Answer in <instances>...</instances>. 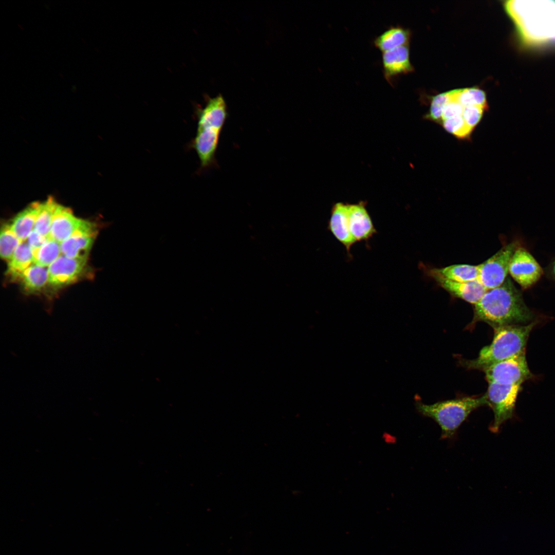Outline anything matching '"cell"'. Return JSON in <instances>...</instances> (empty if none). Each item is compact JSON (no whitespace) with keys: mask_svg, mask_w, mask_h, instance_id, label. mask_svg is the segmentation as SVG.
Here are the masks:
<instances>
[{"mask_svg":"<svg viewBox=\"0 0 555 555\" xmlns=\"http://www.w3.org/2000/svg\"><path fill=\"white\" fill-rule=\"evenodd\" d=\"M504 6L523 48L555 49V1L512 0Z\"/></svg>","mask_w":555,"mask_h":555,"instance_id":"1","label":"cell"},{"mask_svg":"<svg viewBox=\"0 0 555 555\" xmlns=\"http://www.w3.org/2000/svg\"><path fill=\"white\" fill-rule=\"evenodd\" d=\"M534 313L525 304L521 292L509 278L499 286L488 290L474 305L473 323L484 322L493 328L508 325L527 324Z\"/></svg>","mask_w":555,"mask_h":555,"instance_id":"2","label":"cell"},{"mask_svg":"<svg viewBox=\"0 0 555 555\" xmlns=\"http://www.w3.org/2000/svg\"><path fill=\"white\" fill-rule=\"evenodd\" d=\"M535 324L531 322L494 328L491 344L484 347L476 358L461 361L462 365L469 369L484 371L495 363L526 352L529 335Z\"/></svg>","mask_w":555,"mask_h":555,"instance_id":"3","label":"cell"},{"mask_svg":"<svg viewBox=\"0 0 555 555\" xmlns=\"http://www.w3.org/2000/svg\"><path fill=\"white\" fill-rule=\"evenodd\" d=\"M487 405L485 394L466 396L425 404L416 401L417 411L422 415L434 420L441 430V438L452 437L469 415L477 409Z\"/></svg>","mask_w":555,"mask_h":555,"instance_id":"4","label":"cell"},{"mask_svg":"<svg viewBox=\"0 0 555 555\" xmlns=\"http://www.w3.org/2000/svg\"><path fill=\"white\" fill-rule=\"evenodd\" d=\"M488 384L485 395L487 405L491 408L494 414L490 430L496 433L506 421L513 417L516 401L522 386L521 385L495 382H488Z\"/></svg>","mask_w":555,"mask_h":555,"instance_id":"5","label":"cell"},{"mask_svg":"<svg viewBox=\"0 0 555 555\" xmlns=\"http://www.w3.org/2000/svg\"><path fill=\"white\" fill-rule=\"evenodd\" d=\"M488 382L521 385L531 378L526 352L495 363L484 371Z\"/></svg>","mask_w":555,"mask_h":555,"instance_id":"6","label":"cell"},{"mask_svg":"<svg viewBox=\"0 0 555 555\" xmlns=\"http://www.w3.org/2000/svg\"><path fill=\"white\" fill-rule=\"evenodd\" d=\"M517 247V243H510L479 264L477 280L487 290L497 287L505 282L509 272L511 258Z\"/></svg>","mask_w":555,"mask_h":555,"instance_id":"7","label":"cell"},{"mask_svg":"<svg viewBox=\"0 0 555 555\" xmlns=\"http://www.w3.org/2000/svg\"><path fill=\"white\" fill-rule=\"evenodd\" d=\"M87 258H69L61 255L48 267V284L54 289L78 281L86 271Z\"/></svg>","mask_w":555,"mask_h":555,"instance_id":"8","label":"cell"},{"mask_svg":"<svg viewBox=\"0 0 555 555\" xmlns=\"http://www.w3.org/2000/svg\"><path fill=\"white\" fill-rule=\"evenodd\" d=\"M509 272L521 287L526 289L535 284L543 270L533 256L526 249L517 247L510 260Z\"/></svg>","mask_w":555,"mask_h":555,"instance_id":"9","label":"cell"},{"mask_svg":"<svg viewBox=\"0 0 555 555\" xmlns=\"http://www.w3.org/2000/svg\"><path fill=\"white\" fill-rule=\"evenodd\" d=\"M98 231L95 223L82 219L73 233L61 243V254L69 258H87Z\"/></svg>","mask_w":555,"mask_h":555,"instance_id":"10","label":"cell"},{"mask_svg":"<svg viewBox=\"0 0 555 555\" xmlns=\"http://www.w3.org/2000/svg\"><path fill=\"white\" fill-rule=\"evenodd\" d=\"M221 131L214 127H197L196 135L189 147L197 153L200 170L209 168L214 163Z\"/></svg>","mask_w":555,"mask_h":555,"instance_id":"11","label":"cell"},{"mask_svg":"<svg viewBox=\"0 0 555 555\" xmlns=\"http://www.w3.org/2000/svg\"><path fill=\"white\" fill-rule=\"evenodd\" d=\"M428 272L429 275L451 295L474 305L488 290L478 280L458 282L446 279L430 270Z\"/></svg>","mask_w":555,"mask_h":555,"instance_id":"12","label":"cell"},{"mask_svg":"<svg viewBox=\"0 0 555 555\" xmlns=\"http://www.w3.org/2000/svg\"><path fill=\"white\" fill-rule=\"evenodd\" d=\"M382 63L384 77L390 85L395 77L413 70L408 45L383 52Z\"/></svg>","mask_w":555,"mask_h":555,"instance_id":"13","label":"cell"},{"mask_svg":"<svg viewBox=\"0 0 555 555\" xmlns=\"http://www.w3.org/2000/svg\"><path fill=\"white\" fill-rule=\"evenodd\" d=\"M227 107L221 95L208 99L206 105L197 110V127H214L222 130L227 119Z\"/></svg>","mask_w":555,"mask_h":555,"instance_id":"14","label":"cell"},{"mask_svg":"<svg viewBox=\"0 0 555 555\" xmlns=\"http://www.w3.org/2000/svg\"><path fill=\"white\" fill-rule=\"evenodd\" d=\"M348 217L350 231L356 242L367 240L377 233L363 203L348 205Z\"/></svg>","mask_w":555,"mask_h":555,"instance_id":"15","label":"cell"},{"mask_svg":"<svg viewBox=\"0 0 555 555\" xmlns=\"http://www.w3.org/2000/svg\"><path fill=\"white\" fill-rule=\"evenodd\" d=\"M328 228L349 252L351 247L357 242L352 236L349 229L348 205L338 202L333 206Z\"/></svg>","mask_w":555,"mask_h":555,"instance_id":"16","label":"cell"},{"mask_svg":"<svg viewBox=\"0 0 555 555\" xmlns=\"http://www.w3.org/2000/svg\"><path fill=\"white\" fill-rule=\"evenodd\" d=\"M82 220L76 217L70 208L58 203L51 223L50 238L62 243L73 233Z\"/></svg>","mask_w":555,"mask_h":555,"instance_id":"17","label":"cell"},{"mask_svg":"<svg viewBox=\"0 0 555 555\" xmlns=\"http://www.w3.org/2000/svg\"><path fill=\"white\" fill-rule=\"evenodd\" d=\"M41 204V202L39 201L31 203L9 223L11 229L22 242L26 241L33 229Z\"/></svg>","mask_w":555,"mask_h":555,"instance_id":"18","label":"cell"},{"mask_svg":"<svg viewBox=\"0 0 555 555\" xmlns=\"http://www.w3.org/2000/svg\"><path fill=\"white\" fill-rule=\"evenodd\" d=\"M34 264L31 248L26 241L22 242L8 262L7 275L12 281L18 280L22 274Z\"/></svg>","mask_w":555,"mask_h":555,"instance_id":"19","label":"cell"},{"mask_svg":"<svg viewBox=\"0 0 555 555\" xmlns=\"http://www.w3.org/2000/svg\"><path fill=\"white\" fill-rule=\"evenodd\" d=\"M409 38L408 30L400 26H390L374 39V44L383 53L407 45Z\"/></svg>","mask_w":555,"mask_h":555,"instance_id":"20","label":"cell"},{"mask_svg":"<svg viewBox=\"0 0 555 555\" xmlns=\"http://www.w3.org/2000/svg\"><path fill=\"white\" fill-rule=\"evenodd\" d=\"M429 270L447 280L468 282L477 280L479 265L455 264L440 268H432Z\"/></svg>","mask_w":555,"mask_h":555,"instance_id":"21","label":"cell"},{"mask_svg":"<svg viewBox=\"0 0 555 555\" xmlns=\"http://www.w3.org/2000/svg\"><path fill=\"white\" fill-rule=\"evenodd\" d=\"M18 280L26 293H37L48 284V268L34 264L22 274Z\"/></svg>","mask_w":555,"mask_h":555,"instance_id":"22","label":"cell"},{"mask_svg":"<svg viewBox=\"0 0 555 555\" xmlns=\"http://www.w3.org/2000/svg\"><path fill=\"white\" fill-rule=\"evenodd\" d=\"M58 205V203L52 197H49L46 200L41 202L33 228L40 234L50 237L51 223Z\"/></svg>","mask_w":555,"mask_h":555,"instance_id":"23","label":"cell"},{"mask_svg":"<svg viewBox=\"0 0 555 555\" xmlns=\"http://www.w3.org/2000/svg\"><path fill=\"white\" fill-rule=\"evenodd\" d=\"M451 100L458 101L464 107L479 106L487 107L486 95L484 91L476 88L456 89L450 91Z\"/></svg>","mask_w":555,"mask_h":555,"instance_id":"24","label":"cell"},{"mask_svg":"<svg viewBox=\"0 0 555 555\" xmlns=\"http://www.w3.org/2000/svg\"><path fill=\"white\" fill-rule=\"evenodd\" d=\"M61 243L49 238L39 249L32 251L34 264L41 267H48L61 255Z\"/></svg>","mask_w":555,"mask_h":555,"instance_id":"25","label":"cell"},{"mask_svg":"<svg viewBox=\"0 0 555 555\" xmlns=\"http://www.w3.org/2000/svg\"><path fill=\"white\" fill-rule=\"evenodd\" d=\"M22 242L12 230L9 223H6L1 227L0 236V255L1 257L9 262Z\"/></svg>","mask_w":555,"mask_h":555,"instance_id":"26","label":"cell"},{"mask_svg":"<svg viewBox=\"0 0 555 555\" xmlns=\"http://www.w3.org/2000/svg\"><path fill=\"white\" fill-rule=\"evenodd\" d=\"M442 125L446 131L460 139H469L473 131L466 124L462 116L443 120Z\"/></svg>","mask_w":555,"mask_h":555,"instance_id":"27","label":"cell"},{"mask_svg":"<svg viewBox=\"0 0 555 555\" xmlns=\"http://www.w3.org/2000/svg\"><path fill=\"white\" fill-rule=\"evenodd\" d=\"M450 100V91L435 96L432 99L430 112L427 118L435 121L441 120L443 109Z\"/></svg>","mask_w":555,"mask_h":555,"instance_id":"28","label":"cell"},{"mask_svg":"<svg viewBox=\"0 0 555 555\" xmlns=\"http://www.w3.org/2000/svg\"><path fill=\"white\" fill-rule=\"evenodd\" d=\"M485 109L479 106L464 107L462 117L466 124L472 130H473L480 121Z\"/></svg>","mask_w":555,"mask_h":555,"instance_id":"29","label":"cell"},{"mask_svg":"<svg viewBox=\"0 0 555 555\" xmlns=\"http://www.w3.org/2000/svg\"><path fill=\"white\" fill-rule=\"evenodd\" d=\"M464 108V106L458 101L450 100L443 109L441 120L443 121L455 116H462Z\"/></svg>","mask_w":555,"mask_h":555,"instance_id":"30","label":"cell"},{"mask_svg":"<svg viewBox=\"0 0 555 555\" xmlns=\"http://www.w3.org/2000/svg\"><path fill=\"white\" fill-rule=\"evenodd\" d=\"M49 238L40 234L33 229L29 234L26 242L31 250L34 251L40 248Z\"/></svg>","mask_w":555,"mask_h":555,"instance_id":"31","label":"cell"},{"mask_svg":"<svg viewBox=\"0 0 555 555\" xmlns=\"http://www.w3.org/2000/svg\"><path fill=\"white\" fill-rule=\"evenodd\" d=\"M551 272L553 275L555 277V261L551 265Z\"/></svg>","mask_w":555,"mask_h":555,"instance_id":"32","label":"cell"}]
</instances>
